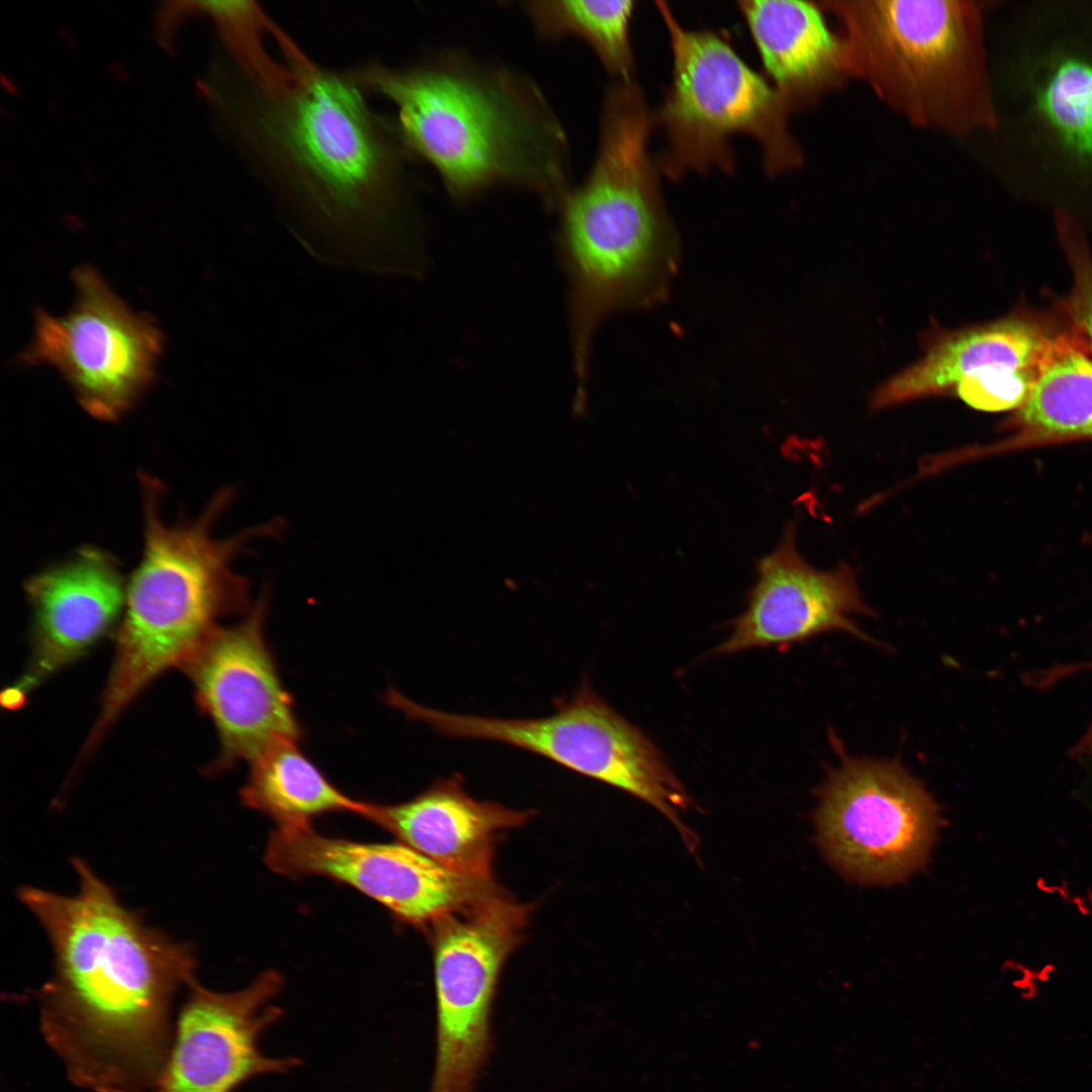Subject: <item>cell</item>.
<instances>
[{"label": "cell", "instance_id": "obj_11", "mask_svg": "<svg viewBox=\"0 0 1092 1092\" xmlns=\"http://www.w3.org/2000/svg\"><path fill=\"white\" fill-rule=\"evenodd\" d=\"M73 281V306L61 316L37 309L19 359L55 367L87 414L114 422L152 383L164 339L153 318L131 311L93 267H77Z\"/></svg>", "mask_w": 1092, "mask_h": 1092}, {"label": "cell", "instance_id": "obj_18", "mask_svg": "<svg viewBox=\"0 0 1092 1092\" xmlns=\"http://www.w3.org/2000/svg\"><path fill=\"white\" fill-rule=\"evenodd\" d=\"M533 813L475 800L456 775L402 803L362 802L358 814L449 871L491 881L496 833L525 824Z\"/></svg>", "mask_w": 1092, "mask_h": 1092}, {"label": "cell", "instance_id": "obj_2", "mask_svg": "<svg viewBox=\"0 0 1092 1092\" xmlns=\"http://www.w3.org/2000/svg\"><path fill=\"white\" fill-rule=\"evenodd\" d=\"M73 866V896L18 892L55 957L54 975L36 994L40 1032L74 1085L153 1092L172 1042L176 995L196 981L194 954L147 927L84 860Z\"/></svg>", "mask_w": 1092, "mask_h": 1092}, {"label": "cell", "instance_id": "obj_14", "mask_svg": "<svg viewBox=\"0 0 1092 1092\" xmlns=\"http://www.w3.org/2000/svg\"><path fill=\"white\" fill-rule=\"evenodd\" d=\"M281 986L275 971L234 992L191 984L175 1016L169 1054L153 1092H235L259 1076L296 1068L297 1058L270 1057L260 1048L266 1030L283 1015L274 1004Z\"/></svg>", "mask_w": 1092, "mask_h": 1092}, {"label": "cell", "instance_id": "obj_12", "mask_svg": "<svg viewBox=\"0 0 1092 1092\" xmlns=\"http://www.w3.org/2000/svg\"><path fill=\"white\" fill-rule=\"evenodd\" d=\"M264 859L283 876L314 875L350 885L425 930L495 889L491 881L460 876L399 841L328 837L311 824L276 827Z\"/></svg>", "mask_w": 1092, "mask_h": 1092}, {"label": "cell", "instance_id": "obj_24", "mask_svg": "<svg viewBox=\"0 0 1092 1092\" xmlns=\"http://www.w3.org/2000/svg\"><path fill=\"white\" fill-rule=\"evenodd\" d=\"M1045 103L1067 134L1092 141V67L1065 65L1050 83Z\"/></svg>", "mask_w": 1092, "mask_h": 1092}, {"label": "cell", "instance_id": "obj_13", "mask_svg": "<svg viewBox=\"0 0 1092 1092\" xmlns=\"http://www.w3.org/2000/svg\"><path fill=\"white\" fill-rule=\"evenodd\" d=\"M266 610L262 594L241 622L215 629L181 667L217 731L214 770L251 762L276 739L301 736L264 636Z\"/></svg>", "mask_w": 1092, "mask_h": 1092}, {"label": "cell", "instance_id": "obj_9", "mask_svg": "<svg viewBox=\"0 0 1092 1092\" xmlns=\"http://www.w3.org/2000/svg\"><path fill=\"white\" fill-rule=\"evenodd\" d=\"M838 746L839 764L818 791L817 842L849 880L901 882L925 864L938 808L898 760L854 758Z\"/></svg>", "mask_w": 1092, "mask_h": 1092}, {"label": "cell", "instance_id": "obj_4", "mask_svg": "<svg viewBox=\"0 0 1092 1092\" xmlns=\"http://www.w3.org/2000/svg\"><path fill=\"white\" fill-rule=\"evenodd\" d=\"M649 114L608 109L583 183L560 205L558 251L567 280L575 404L586 397L594 336L610 314L662 301L679 262V241L648 153Z\"/></svg>", "mask_w": 1092, "mask_h": 1092}, {"label": "cell", "instance_id": "obj_23", "mask_svg": "<svg viewBox=\"0 0 1092 1092\" xmlns=\"http://www.w3.org/2000/svg\"><path fill=\"white\" fill-rule=\"evenodd\" d=\"M1055 225L1072 278L1070 291L1057 308L1066 330L1092 359V252L1072 214L1057 210Z\"/></svg>", "mask_w": 1092, "mask_h": 1092}, {"label": "cell", "instance_id": "obj_6", "mask_svg": "<svg viewBox=\"0 0 1092 1092\" xmlns=\"http://www.w3.org/2000/svg\"><path fill=\"white\" fill-rule=\"evenodd\" d=\"M144 541L127 579L117 650L133 668L161 673L179 666L219 626L225 615L248 612L250 583L234 568L247 545L277 533L276 521L216 538L214 525L232 499L219 490L194 519L168 522L163 487L141 476Z\"/></svg>", "mask_w": 1092, "mask_h": 1092}, {"label": "cell", "instance_id": "obj_17", "mask_svg": "<svg viewBox=\"0 0 1092 1092\" xmlns=\"http://www.w3.org/2000/svg\"><path fill=\"white\" fill-rule=\"evenodd\" d=\"M1065 339L1057 321L1027 310L986 325L940 332L929 340L918 362L877 389L872 405L884 408L940 394L970 374L1029 394Z\"/></svg>", "mask_w": 1092, "mask_h": 1092}, {"label": "cell", "instance_id": "obj_16", "mask_svg": "<svg viewBox=\"0 0 1092 1092\" xmlns=\"http://www.w3.org/2000/svg\"><path fill=\"white\" fill-rule=\"evenodd\" d=\"M126 585L119 562L92 545L27 578L32 654L24 673L2 694L3 706L18 708L42 679L93 646L122 616Z\"/></svg>", "mask_w": 1092, "mask_h": 1092}, {"label": "cell", "instance_id": "obj_20", "mask_svg": "<svg viewBox=\"0 0 1092 1092\" xmlns=\"http://www.w3.org/2000/svg\"><path fill=\"white\" fill-rule=\"evenodd\" d=\"M1012 413L1004 425L1005 437L974 454L1092 440V359L1070 334L1024 403Z\"/></svg>", "mask_w": 1092, "mask_h": 1092}, {"label": "cell", "instance_id": "obj_7", "mask_svg": "<svg viewBox=\"0 0 1092 1092\" xmlns=\"http://www.w3.org/2000/svg\"><path fill=\"white\" fill-rule=\"evenodd\" d=\"M656 5L673 60L670 88L654 117L667 138L661 170L670 179L712 168L729 173L730 140L737 133L756 141L769 175L799 168L803 152L774 86L717 34L687 29L664 2Z\"/></svg>", "mask_w": 1092, "mask_h": 1092}, {"label": "cell", "instance_id": "obj_5", "mask_svg": "<svg viewBox=\"0 0 1092 1092\" xmlns=\"http://www.w3.org/2000/svg\"><path fill=\"white\" fill-rule=\"evenodd\" d=\"M819 4L838 22L846 77L913 125L954 135L997 127L979 2Z\"/></svg>", "mask_w": 1092, "mask_h": 1092}, {"label": "cell", "instance_id": "obj_1", "mask_svg": "<svg viewBox=\"0 0 1092 1092\" xmlns=\"http://www.w3.org/2000/svg\"><path fill=\"white\" fill-rule=\"evenodd\" d=\"M263 78L234 62L216 100L251 178L299 244L323 263L381 276L422 274L423 228L395 121L367 102L349 69L299 48Z\"/></svg>", "mask_w": 1092, "mask_h": 1092}, {"label": "cell", "instance_id": "obj_22", "mask_svg": "<svg viewBox=\"0 0 1092 1092\" xmlns=\"http://www.w3.org/2000/svg\"><path fill=\"white\" fill-rule=\"evenodd\" d=\"M519 4L541 37L576 36L594 50L615 81L632 80L629 27L633 1L539 0Z\"/></svg>", "mask_w": 1092, "mask_h": 1092}, {"label": "cell", "instance_id": "obj_19", "mask_svg": "<svg viewBox=\"0 0 1092 1092\" xmlns=\"http://www.w3.org/2000/svg\"><path fill=\"white\" fill-rule=\"evenodd\" d=\"M765 72L789 112L817 102L846 78L838 33L806 1H740Z\"/></svg>", "mask_w": 1092, "mask_h": 1092}, {"label": "cell", "instance_id": "obj_3", "mask_svg": "<svg viewBox=\"0 0 1092 1092\" xmlns=\"http://www.w3.org/2000/svg\"><path fill=\"white\" fill-rule=\"evenodd\" d=\"M350 72L365 93L395 106L405 148L455 201L515 187L558 210L571 191L565 130L526 76L458 53L404 67L370 61Z\"/></svg>", "mask_w": 1092, "mask_h": 1092}, {"label": "cell", "instance_id": "obj_8", "mask_svg": "<svg viewBox=\"0 0 1092 1092\" xmlns=\"http://www.w3.org/2000/svg\"><path fill=\"white\" fill-rule=\"evenodd\" d=\"M414 716L447 737L508 744L624 791L663 814L689 851H696L698 838L682 820L694 805L689 793L654 743L586 681L542 718L482 717L423 705Z\"/></svg>", "mask_w": 1092, "mask_h": 1092}, {"label": "cell", "instance_id": "obj_15", "mask_svg": "<svg viewBox=\"0 0 1092 1092\" xmlns=\"http://www.w3.org/2000/svg\"><path fill=\"white\" fill-rule=\"evenodd\" d=\"M856 615L872 616L873 611L862 601L852 568L846 563L830 570L810 565L797 549L795 525L790 524L776 549L757 562L746 608L713 654L784 647L832 631L875 642L856 626Z\"/></svg>", "mask_w": 1092, "mask_h": 1092}, {"label": "cell", "instance_id": "obj_21", "mask_svg": "<svg viewBox=\"0 0 1092 1092\" xmlns=\"http://www.w3.org/2000/svg\"><path fill=\"white\" fill-rule=\"evenodd\" d=\"M250 764L241 801L270 817L276 827L311 824L326 813H359L362 802L334 786L303 753L297 739L274 740Z\"/></svg>", "mask_w": 1092, "mask_h": 1092}, {"label": "cell", "instance_id": "obj_10", "mask_svg": "<svg viewBox=\"0 0 1092 1092\" xmlns=\"http://www.w3.org/2000/svg\"><path fill=\"white\" fill-rule=\"evenodd\" d=\"M530 906L495 889L436 921V1051L429 1092H473L492 1051L491 1008L503 965L518 945Z\"/></svg>", "mask_w": 1092, "mask_h": 1092}]
</instances>
